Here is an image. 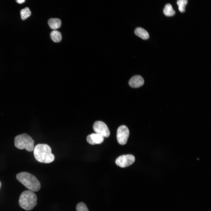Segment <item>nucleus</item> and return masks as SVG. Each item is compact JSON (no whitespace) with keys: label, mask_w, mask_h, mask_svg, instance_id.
<instances>
[{"label":"nucleus","mask_w":211,"mask_h":211,"mask_svg":"<svg viewBox=\"0 0 211 211\" xmlns=\"http://www.w3.org/2000/svg\"><path fill=\"white\" fill-rule=\"evenodd\" d=\"M33 150L35 159L40 162L49 163L54 160L55 156L52 153L51 148L47 144H38L35 146Z\"/></svg>","instance_id":"nucleus-1"},{"label":"nucleus","mask_w":211,"mask_h":211,"mask_svg":"<svg viewBox=\"0 0 211 211\" xmlns=\"http://www.w3.org/2000/svg\"><path fill=\"white\" fill-rule=\"evenodd\" d=\"M16 177L19 182L30 190L35 192L40 188V182L35 176L29 173L21 172L17 174Z\"/></svg>","instance_id":"nucleus-2"},{"label":"nucleus","mask_w":211,"mask_h":211,"mask_svg":"<svg viewBox=\"0 0 211 211\" xmlns=\"http://www.w3.org/2000/svg\"><path fill=\"white\" fill-rule=\"evenodd\" d=\"M37 198L33 192L30 190H25L21 194L19 198L20 206L28 211L32 210L37 204Z\"/></svg>","instance_id":"nucleus-3"},{"label":"nucleus","mask_w":211,"mask_h":211,"mask_svg":"<svg viewBox=\"0 0 211 211\" xmlns=\"http://www.w3.org/2000/svg\"><path fill=\"white\" fill-rule=\"evenodd\" d=\"M34 141L32 137L26 133L16 136L14 138L15 146L20 149H25L29 152L34 149Z\"/></svg>","instance_id":"nucleus-4"},{"label":"nucleus","mask_w":211,"mask_h":211,"mask_svg":"<svg viewBox=\"0 0 211 211\" xmlns=\"http://www.w3.org/2000/svg\"><path fill=\"white\" fill-rule=\"evenodd\" d=\"M93 129L96 133L104 137H108L110 135V132L107 125L101 121L95 122L93 124Z\"/></svg>","instance_id":"nucleus-5"},{"label":"nucleus","mask_w":211,"mask_h":211,"mask_svg":"<svg viewBox=\"0 0 211 211\" xmlns=\"http://www.w3.org/2000/svg\"><path fill=\"white\" fill-rule=\"evenodd\" d=\"M129 131L128 127L124 125L120 126L118 129L117 137L118 143L123 145L127 142L129 135Z\"/></svg>","instance_id":"nucleus-6"},{"label":"nucleus","mask_w":211,"mask_h":211,"mask_svg":"<svg viewBox=\"0 0 211 211\" xmlns=\"http://www.w3.org/2000/svg\"><path fill=\"white\" fill-rule=\"evenodd\" d=\"M135 160V157L132 155H124L118 157L116 160L115 163L119 166L124 168L132 164Z\"/></svg>","instance_id":"nucleus-7"},{"label":"nucleus","mask_w":211,"mask_h":211,"mask_svg":"<svg viewBox=\"0 0 211 211\" xmlns=\"http://www.w3.org/2000/svg\"><path fill=\"white\" fill-rule=\"evenodd\" d=\"M86 140L90 144L95 145L102 143L104 140V137L96 133L91 134L87 137Z\"/></svg>","instance_id":"nucleus-8"},{"label":"nucleus","mask_w":211,"mask_h":211,"mask_svg":"<svg viewBox=\"0 0 211 211\" xmlns=\"http://www.w3.org/2000/svg\"><path fill=\"white\" fill-rule=\"evenodd\" d=\"M144 83L143 78L140 75L133 76L129 81V86L133 88H137L142 86Z\"/></svg>","instance_id":"nucleus-9"},{"label":"nucleus","mask_w":211,"mask_h":211,"mask_svg":"<svg viewBox=\"0 0 211 211\" xmlns=\"http://www.w3.org/2000/svg\"><path fill=\"white\" fill-rule=\"evenodd\" d=\"M135 33L137 36L143 40L148 39L149 38V35L148 32L141 27L136 28L135 30Z\"/></svg>","instance_id":"nucleus-10"},{"label":"nucleus","mask_w":211,"mask_h":211,"mask_svg":"<svg viewBox=\"0 0 211 211\" xmlns=\"http://www.w3.org/2000/svg\"><path fill=\"white\" fill-rule=\"evenodd\" d=\"M48 23L50 28L53 30L59 28L61 25V20L57 18H50L48 20Z\"/></svg>","instance_id":"nucleus-11"},{"label":"nucleus","mask_w":211,"mask_h":211,"mask_svg":"<svg viewBox=\"0 0 211 211\" xmlns=\"http://www.w3.org/2000/svg\"><path fill=\"white\" fill-rule=\"evenodd\" d=\"M50 36L52 40L55 42H59L62 40L61 34L57 30L52 31L50 33Z\"/></svg>","instance_id":"nucleus-12"},{"label":"nucleus","mask_w":211,"mask_h":211,"mask_svg":"<svg viewBox=\"0 0 211 211\" xmlns=\"http://www.w3.org/2000/svg\"><path fill=\"white\" fill-rule=\"evenodd\" d=\"M163 13L165 16H172L175 13V12L171 5L169 4L165 5L163 10Z\"/></svg>","instance_id":"nucleus-13"},{"label":"nucleus","mask_w":211,"mask_h":211,"mask_svg":"<svg viewBox=\"0 0 211 211\" xmlns=\"http://www.w3.org/2000/svg\"><path fill=\"white\" fill-rule=\"evenodd\" d=\"M20 14L21 19L24 20L31 15V12L29 8L27 7L21 10Z\"/></svg>","instance_id":"nucleus-14"},{"label":"nucleus","mask_w":211,"mask_h":211,"mask_svg":"<svg viewBox=\"0 0 211 211\" xmlns=\"http://www.w3.org/2000/svg\"><path fill=\"white\" fill-rule=\"evenodd\" d=\"M188 0H178L177 4L178 6L179 10L181 12H184L185 10V6L188 3Z\"/></svg>","instance_id":"nucleus-15"},{"label":"nucleus","mask_w":211,"mask_h":211,"mask_svg":"<svg viewBox=\"0 0 211 211\" xmlns=\"http://www.w3.org/2000/svg\"><path fill=\"white\" fill-rule=\"evenodd\" d=\"M76 211H89L85 204L83 202L78 203L76 206Z\"/></svg>","instance_id":"nucleus-16"},{"label":"nucleus","mask_w":211,"mask_h":211,"mask_svg":"<svg viewBox=\"0 0 211 211\" xmlns=\"http://www.w3.org/2000/svg\"><path fill=\"white\" fill-rule=\"evenodd\" d=\"M16 1L17 3L19 4H21L24 3L25 1V0H16Z\"/></svg>","instance_id":"nucleus-17"},{"label":"nucleus","mask_w":211,"mask_h":211,"mask_svg":"<svg viewBox=\"0 0 211 211\" xmlns=\"http://www.w3.org/2000/svg\"><path fill=\"white\" fill-rule=\"evenodd\" d=\"M1 182L0 181V189L1 187Z\"/></svg>","instance_id":"nucleus-18"}]
</instances>
